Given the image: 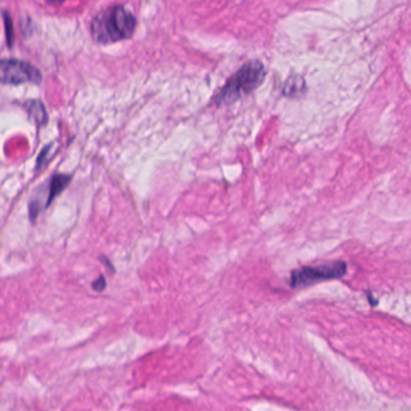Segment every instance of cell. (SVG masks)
<instances>
[{
    "mask_svg": "<svg viewBox=\"0 0 411 411\" xmlns=\"http://www.w3.org/2000/svg\"><path fill=\"white\" fill-rule=\"evenodd\" d=\"M92 286H93L95 291H103L105 286H107V282H105V279H104L103 276H100L99 280H95Z\"/></svg>",
    "mask_w": 411,
    "mask_h": 411,
    "instance_id": "cell-9",
    "label": "cell"
},
{
    "mask_svg": "<svg viewBox=\"0 0 411 411\" xmlns=\"http://www.w3.org/2000/svg\"><path fill=\"white\" fill-rule=\"evenodd\" d=\"M304 88V80L299 76H293V78H288L287 83H285L284 95L294 98V97L303 95Z\"/></svg>",
    "mask_w": 411,
    "mask_h": 411,
    "instance_id": "cell-6",
    "label": "cell"
},
{
    "mask_svg": "<svg viewBox=\"0 0 411 411\" xmlns=\"http://www.w3.org/2000/svg\"><path fill=\"white\" fill-rule=\"evenodd\" d=\"M49 3H52V4H56V3H63L64 0H47Z\"/></svg>",
    "mask_w": 411,
    "mask_h": 411,
    "instance_id": "cell-10",
    "label": "cell"
},
{
    "mask_svg": "<svg viewBox=\"0 0 411 411\" xmlns=\"http://www.w3.org/2000/svg\"><path fill=\"white\" fill-rule=\"evenodd\" d=\"M266 68L258 59H252L245 63L240 69L232 75L222 88L215 95L213 104L216 107H226L235 103L245 95H251L256 91L266 78Z\"/></svg>",
    "mask_w": 411,
    "mask_h": 411,
    "instance_id": "cell-2",
    "label": "cell"
},
{
    "mask_svg": "<svg viewBox=\"0 0 411 411\" xmlns=\"http://www.w3.org/2000/svg\"><path fill=\"white\" fill-rule=\"evenodd\" d=\"M28 105L29 114L33 119H35L37 124H46L47 116H46L45 109L42 107V104L40 102H37V100H33V102H29Z\"/></svg>",
    "mask_w": 411,
    "mask_h": 411,
    "instance_id": "cell-7",
    "label": "cell"
},
{
    "mask_svg": "<svg viewBox=\"0 0 411 411\" xmlns=\"http://www.w3.org/2000/svg\"><path fill=\"white\" fill-rule=\"evenodd\" d=\"M136 28V18L121 5L104 10L93 18L92 37L99 44H112L132 37Z\"/></svg>",
    "mask_w": 411,
    "mask_h": 411,
    "instance_id": "cell-1",
    "label": "cell"
},
{
    "mask_svg": "<svg viewBox=\"0 0 411 411\" xmlns=\"http://www.w3.org/2000/svg\"><path fill=\"white\" fill-rule=\"evenodd\" d=\"M40 81H42L40 71L30 63L17 59L0 61V83L21 85V83H39Z\"/></svg>",
    "mask_w": 411,
    "mask_h": 411,
    "instance_id": "cell-4",
    "label": "cell"
},
{
    "mask_svg": "<svg viewBox=\"0 0 411 411\" xmlns=\"http://www.w3.org/2000/svg\"><path fill=\"white\" fill-rule=\"evenodd\" d=\"M4 16L5 29H6V39H8V46L11 47L13 44V20L10 18L8 13H3Z\"/></svg>",
    "mask_w": 411,
    "mask_h": 411,
    "instance_id": "cell-8",
    "label": "cell"
},
{
    "mask_svg": "<svg viewBox=\"0 0 411 411\" xmlns=\"http://www.w3.org/2000/svg\"><path fill=\"white\" fill-rule=\"evenodd\" d=\"M346 272H347V264L344 261L318 264V266H308V267L293 270L290 279V285L292 288L310 286L318 281L339 279L345 275Z\"/></svg>",
    "mask_w": 411,
    "mask_h": 411,
    "instance_id": "cell-3",
    "label": "cell"
},
{
    "mask_svg": "<svg viewBox=\"0 0 411 411\" xmlns=\"http://www.w3.org/2000/svg\"><path fill=\"white\" fill-rule=\"evenodd\" d=\"M71 177L68 174H54V177L49 180V197L46 199L45 208H49V204L54 202V198L62 193L63 189L69 185Z\"/></svg>",
    "mask_w": 411,
    "mask_h": 411,
    "instance_id": "cell-5",
    "label": "cell"
}]
</instances>
